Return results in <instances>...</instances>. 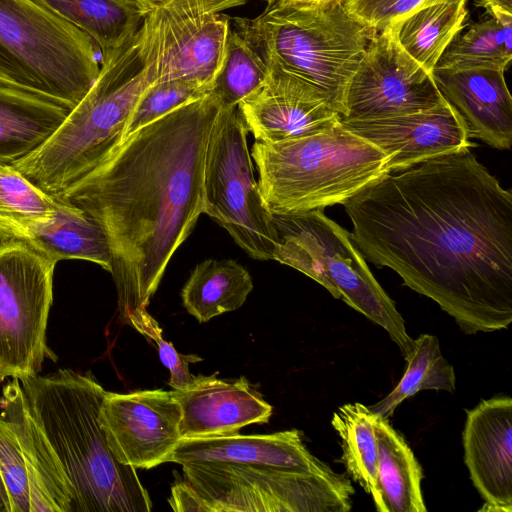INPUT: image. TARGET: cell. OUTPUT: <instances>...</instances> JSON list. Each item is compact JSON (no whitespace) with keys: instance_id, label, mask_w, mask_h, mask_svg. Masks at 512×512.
<instances>
[{"instance_id":"cell-1","label":"cell","mask_w":512,"mask_h":512,"mask_svg":"<svg viewBox=\"0 0 512 512\" xmlns=\"http://www.w3.org/2000/svg\"><path fill=\"white\" fill-rule=\"evenodd\" d=\"M365 260L394 270L465 334L512 322V194L463 148L389 172L342 203Z\"/></svg>"},{"instance_id":"cell-2","label":"cell","mask_w":512,"mask_h":512,"mask_svg":"<svg viewBox=\"0 0 512 512\" xmlns=\"http://www.w3.org/2000/svg\"><path fill=\"white\" fill-rule=\"evenodd\" d=\"M220 110L211 93L174 109L125 138L57 198L104 230L124 324L147 311L169 261L204 213L205 154Z\"/></svg>"},{"instance_id":"cell-3","label":"cell","mask_w":512,"mask_h":512,"mask_svg":"<svg viewBox=\"0 0 512 512\" xmlns=\"http://www.w3.org/2000/svg\"><path fill=\"white\" fill-rule=\"evenodd\" d=\"M29 412L73 493L71 512H149L136 469L120 463L98 420L106 390L90 372L68 368L19 379Z\"/></svg>"},{"instance_id":"cell-4","label":"cell","mask_w":512,"mask_h":512,"mask_svg":"<svg viewBox=\"0 0 512 512\" xmlns=\"http://www.w3.org/2000/svg\"><path fill=\"white\" fill-rule=\"evenodd\" d=\"M101 63L95 82L56 131L30 154L11 163L56 199L121 144L139 99L156 82L139 31L102 55Z\"/></svg>"},{"instance_id":"cell-5","label":"cell","mask_w":512,"mask_h":512,"mask_svg":"<svg viewBox=\"0 0 512 512\" xmlns=\"http://www.w3.org/2000/svg\"><path fill=\"white\" fill-rule=\"evenodd\" d=\"M233 20L266 65L315 87L343 116L349 81L378 34L352 16L343 0H278L253 19Z\"/></svg>"},{"instance_id":"cell-6","label":"cell","mask_w":512,"mask_h":512,"mask_svg":"<svg viewBox=\"0 0 512 512\" xmlns=\"http://www.w3.org/2000/svg\"><path fill=\"white\" fill-rule=\"evenodd\" d=\"M251 157L262 197L272 213L342 204L389 173L387 156L340 123L309 136L255 141Z\"/></svg>"},{"instance_id":"cell-7","label":"cell","mask_w":512,"mask_h":512,"mask_svg":"<svg viewBox=\"0 0 512 512\" xmlns=\"http://www.w3.org/2000/svg\"><path fill=\"white\" fill-rule=\"evenodd\" d=\"M99 71L87 34L35 0H0V85L72 110Z\"/></svg>"},{"instance_id":"cell-8","label":"cell","mask_w":512,"mask_h":512,"mask_svg":"<svg viewBox=\"0 0 512 512\" xmlns=\"http://www.w3.org/2000/svg\"><path fill=\"white\" fill-rule=\"evenodd\" d=\"M272 216L276 232L273 260L317 281L334 298L381 326L406 358L414 339L353 243L351 233L328 218L323 209Z\"/></svg>"},{"instance_id":"cell-9","label":"cell","mask_w":512,"mask_h":512,"mask_svg":"<svg viewBox=\"0 0 512 512\" xmlns=\"http://www.w3.org/2000/svg\"><path fill=\"white\" fill-rule=\"evenodd\" d=\"M205 512H347L355 491L345 474L227 463L181 465Z\"/></svg>"},{"instance_id":"cell-10","label":"cell","mask_w":512,"mask_h":512,"mask_svg":"<svg viewBox=\"0 0 512 512\" xmlns=\"http://www.w3.org/2000/svg\"><path fill=\"white\" fill-rule=\"evenodd\" d=\"M247 133L238 108L221 107L205 154L204 213L223 226L250 257L273 260V216L254 176Z\"/></svg>"},{"instance_id":"cell-11","label":"cell","mask_w":512,"mask_h":512,"mask_svg":"<svg viewBox=\"0 0 512 512\" xmlns=\"http://www.w3.org/2000/svg\"><path fill=\"white\" fill-rule=\"evenodd\" d=\"M246 0H168L150 10L139 28L156 83L184 80L211 90L223 64L229 17Z\"/></svg>"},{"instance_id":"cell-12","label":"cell","mask_w":512,"mask_h":512,"mask_svg":"<svg viewBox=\"0 0 512 512\" xmlns=\"http://www.w3.org/2000/svg\"><path fill=\"white\" fill-rule=\"evenodd\" d=\"M57 263L24 241L0 242V379L36 376L45 358Z\"/></svg>"},{"instance_id":"cell-13","label":"cell","mask_w":512,"mask_h":512,"mask_svg":"<svg viewBox=\"0 0 512 512\" xmlns=\"http://www.w3.org/2000/svg\"><path fill=\"white\" fill-rule=\"evenodd\" d=\"M0 478L6 512H71L73 493L47 439L32 418L19 379L0 401Z\"/></svg>"},{"instance_id":"cell-14","label":"cell","mask_w":512,"mask_h":512,"mask_svg":"<svg viewBox=\"0 0 512 512\" xmlns=\"http://www.w3.org/2000/svg\"><path fill=\"white\" fill-rule=\"evenodd\" d=\"M443 103L432 73L403 52L385 29L371 41L349 81L341 120L405 115Z\"/></svg>"},{"instance_id":"cell-15","label":"cell","mask_w":512,"mask_h":512,"mask_svg":"<svg viewBox=\"0 0 512 512\" xmlns=\"http://www.w3.org/2000/svg\"><path fill=\"white\" fill-rule=\"evenodd\" d=\"M98 420L116 459L135 469L167 463L181 440V408L172 391H107Z\"/></svg>"},{"instance_id":"cell-16","label":"cell","mask_w":512,"mask_h":512,"mask_svg":"<svg viewBox=\"0 0 512 512\" xmlns=\"http://www.w3.org/2000/svg\"><path fill=\"white\" fill-rule=\"evenodd\" d=\"M267 67L263 85L237 106L255 141L309 136L340 123V115L315 87L276 66Z\"/></svg>"},{"instance_id":"cell-17","label":"cell","mask_w":512,"mask_h":512,"mask_svg":"<svg viewBox=\"0 0 512 512\" xmlns=\"http://www.w3.org/2000/svg\"><path fill=\"white\" fill-rule=\"evenodd\" d=\"M347 131L379 148L388 172H398L423 161L470 148L461 120L445 103L420 112L372 119L340 120Z\"/></svg>"},{"instance_id":"cell-18","label":"cell","mask_w":512,"mask_h":512,"mask_svg":"<svg viewBox=\"0 0 512 512\" xmlns=\"http://www.w3.org/2000/svg\"><path fill=\"white\" fill-rule=\"evenodd\" d=\"M466 413L464 461L485 502L480 510L512 512V399H485Z\"/></svg>"},{"instance_id":"cell-19","label":"cell","mask_w":512,"mask_h":512,"mask_svg":"<svg viewBox=\"0 0 512 512\" xmlns=\"http://www.w3.org/2000/svg\"><path fill=\"white\" fill-rule=\"evenodd\" d=\"M217 375L194 376L185 389L172 390L181 408V439L229 435L269 422L272 406L244 376L221 379Z\"/></svg>"},{"instance_id":"cell-20","label":"cell","mask_w":512,"mask_h":512,"mask_svg":"<svg viewBox=\"0 0 512 512\" xmlns=\"http://www.w3.org/2000/svg\"><path fill=\"white\" fill-rule=\"evenodd\" d=\"M433 79L444 100L459 116L468 138L499 150L512 144V98L504 70L434 68Z\"/></svg>"},{"instance_id":"cell-21","label":"cell","mask_w":512,"mask_h":512,"mask_svg":"<svg viewBox=\"0 0 512 512\" xmlns=\"http://www.w3.org/2000/svg\"><path fill=\"white\" fill-rule=\"evenodd\" d=\"M168 462L227 463L280 470L329 473L333 470L306 448L302 434L291 429L272 434L181 439Z\"/></svg>"},{"instance_id":"cell-22","label":"cell","mask_w":512,"mask_h":512,"mask_svg":"<svg viewBox=\"0 0 512 512\" xmlns=\"http://www.w3.org/2000/svg\"><path fill=\"white\" fill-rule=\"evenodd\" d=\"M378 471L373 501L378 512H426L421 482L423 470L405 439L375 414Z\"/></svg>"},{"instance_id":"cell-23","label":"cell","mask_w":512,"mask_h":512,"mask_svg":"<svg viewBox=\"0 0 512 512\" xmlns=\"http://www.w3.org/2000/svg\"><path fill=\"white\" fill-rule=\"evenodd\" d=\"M70 110L37 95L0 85V163L17 161L43 144Z\"/></svg>"},{"instance_id":"cell-24","label":"cell","mask_w":512,"mask_h":512,"mask_svg":"<svg viewBox=\"0 0 512 512\" xmlns=\"http://www.w3.org/2000/svg\"><path fill=\"white\" fill-rule=\"evenodd\" d=\"M466 1H443L424 6L395 21L386 30L403 52L432 73L450 42L463 28L467 16Z\"/></svg>"},{"instance_id":"cell-25","label":"cell","mask_w":512,"mask_h":512,"mask_svg":"<svg viewBox=\"0 0 512 512\" xmlns=\"http://www.w3.org/2000/svg\"><path fill=\"white\" fill-rule=\"evenodd\" d=\"M59 202L56 217L39 228L26 243L56 263L85 260L111 272V253L102 227L81 208Z\"/></svg>"},{"instance_id":"cell-26","label":"cell","mask_w":512,"mask_h":512,"mask_svg":"<svg viewBox=\"0 0 512 512\" xmlns=\"http://www.w3.org/2000/svg\"><path fill=\"white\" fill-rule=\"evenodd\" d=\"M252 290V278L240 263L208 259L192 271L181 297L187 312L205 323L240 308Z\"/></svg>"},{"instance_id":"cell-27","label":"cell","mask_w":512,"mask_h":512,"mask_svg":"<svg viewBox=\"0 0 512 512\" xmlns=\"http://www.w3.org/2000/svg\"><path fill=\"white\" fill-rule=\"evenodd\" d=\"M87 34L102 55L122 45L149 12L135 0H35Z\"/></svg>"},{"instance_id":"cell-28","label":"cell","mask_w":512,"mask_h":512,"mask_svg":"<svg viewBox=\"0 0 512 512\" xmlns=\"http://www.w3.org/2000/svg\"><path fill=\"white\" fill-rule=\"evenodd\" d=\"M59 205L11 163H0V242H26L56 217Z\"/></svg>"},{"instance_id":"cell-29","label":"cell","mask_w":512,"mask_h":512,"mask_svg":"<svg viewBox=\"0 0 512 512\" xmlns=\"http://www.w3.org/2000/svg\"><path fill=\"white\" fill-rule=\"evenodd\" d=\"M450 42L435 68L506 70L512 58V14L497 10Z\"/></svg>"},{"instance_id":"cell-30","label":"cell","mask_w":512,"mask_h":512,"mask_svg":"<svg viewBox=\"0 0 512 512\" xmlns=\"http://www.w3.org/2000/svg\"><path fill=\"white\" fill-rule=\"evenodd\" d=\"M405 372L396 387L376 404L368 406L376 415L389 419L397 406L422 390H444L454 393L456 375L443 357L436 336L421 334L405 358Z\"/></svg>"},{"instance_id":"cell-31","label":"cell","mask_w":512,"mask_h":512,"mask_svg":"<svg viewBox=\"0 0 512 512\" xmlns=\"http://www.w3.org/2000/svg\"><path fill=\"white\" fill-rule=\"evenodd\" d=\"M375 414L368 406L355 402L340 406L331 419L342 450L341 462L353 481L372 497L378 471V442L374 430Z\"/></svg>"},{"instance_id":"cell-32","label":"cell","mask_w":512,"mask_h":512,"mask_svg":"<svg viewBox=\"0 0 512 512\" xmlns=\"http://www.w3.org/2000/svg\"><path fill=\"white\" fill-rule=\"evenodd\" d=\"M267 75L268 67L257 50L230 28L224 61L210 90L221 107H237L263 85Z\"/></svg>"},{"instance_id":"cell-33","label":"cell","mask_w":512,"mask_h":512,"mask_svg":"<svg viewBox=\"0 0 512 512\" xmlns=\"http://www.w3.org/2000/svg\"><path fill=\"white\" fill-rule=\"evenodd\" d=\"M209 93L205 87L184 80L154 83L139 99L128 121L124 139L174 109Z\"/></svg>"},{"instance_id":"cell-34","label":"cell","mask_w":512,"mask_h":512,"mask_svg":"<svg viewBox=\"0 0 512 512\" xmlns=\"http://www.w3.org/2000/svg\"><path fill=\"white\" fill-rule=\"evenodd\" d=\"M132 327L156 343L160 361L170 371L169 385L173 390H182L188 387L194 379L189 365L203 359L195 354L179 353L172 343L162 337V329L148 311L142 313L133 322Z\"/></svg>"},{"instance_id":"cell-35","label":"cell","mask_w":512,"mask_h":512,"mask_svg":"<svg viewBox=\"0 0 512 512\" xmlns=\"http://www.w3.org/2000/svg\"><path fill=\"white\" fill-rule=\"evenodd\" d=\"M454 0H343L347 11L378 33L395 21L433 3Z\"/></svg>"},{"instance_id":"cell-36","label":"cell","mask_w":512,"mask_h":512,"mask_svg":"<svg viewBox=\"0 0 512 512\" xmlns=\"http://www.w3.org/2000/svg\"><path fill=\"white\" fill-rule=\"evenodd\" d=\"M168 502L173 511L205 512L204 502L184 479L171 487Z\"/></svg>"},{"instance_id":"cell-37","label":"cell","mask_w":512,"mask_h":512,"mask_svg":"<svg viewBox=\"0 0 512 512\" xmlns=\"http://www.w3.org/2000/svg\"><path fill=\"white\" fill-rule=\"evenodd\" d=\"M478 5L485 8L487 12L497 10L512 14V0H479Z\"/></svg>"},{"instance_id":"cell-38","label":"cell","mask_w":512,"mask_h":512,"mask_svg":"<svg viewBox=\"0 0 512 512\" xmlns=\"http://www.w3.org/2000/svg\"><path fill=\"white\" fill-rule=\"evenodd\" d=\"M137 1L141 6H143L147 11H150L161 4L167 2L168 0H135Z\"/></svg>"},{"instance_id":"cell-39","label":"cell","mask_w":512,"mask_h":512,"mask_svg":"<svg viewBox=\"0 0 512 512\" xmlns=\"http://www.w3.org/2000/svg\"><path fill=\"white\" fill-rule=\"evenodd\" d=\"M0 512H6L4 494H3V486L0 478Z\"/></svg>"},{"instance_id":"cell-40","label":"cell","mask_w":512,"mask_h":512,"mask_svg":"<svg viewBox=\"0 0 512 512\" xmlns=\"http://www.w3.org/2000/svg\"><path fill=\"white\" fill-rule=\"evenodd\" d=\"M287 2H293V3H309V2H315L318 0H284Z\"/></svg>"},{"instance_id":"cell-41","label":"cell","mask_w":512,"mask_h":512,"mask_svg":"<svg viewBox=\"0 0 512 512\" xmlns=\"http://www.w3.org/2000/svg\"><path fill=\"white\" fill-rule=\"evenodd\" d=\"M265 1H267V2H268V4H272V3H274V2H276V1H278V0H265Z\"/></svg>"}]
</instances>
